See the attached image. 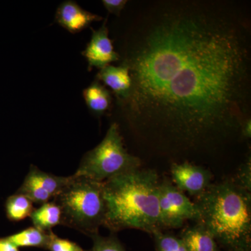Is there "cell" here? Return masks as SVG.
Listing matches in <instances>:
<instances>
[{
    "mask_svg": "<svg viewBox=\"0 0 251 251\" xmlns=\"http://www.w3.org/2000/svg\"><path fill=\"white\" fill-rule=\"evenodd\" d=\"M249 22L231 1L160 0L141 9L120 57L132 85L119 103L143 151L204 158L241 138L251 117Z\"/></svg>",
    "mask_w": 251,
    "mask_h": 251,
    "instance_id": "cell-1",
    "label": "cell"
},
{
    "mask_svg": "<svg viewBox=\"0 0 251 251\" xmlns=\"http://www.w3.org/2000/svg\"><path fill=\"white\" fill-rule=\"evenodd\" d=\"M160 180L156 171L140 168L103 181L104 227L111 233L125 229L150 234L165 230L158 202Z\"/></svg>",
    "mask_w": 251,
    "mask_h": 251,
    "instance_id": "cell-2",
    "label": "cell"
},
{
    "mask_svg": "<svg viewBox=\"0 0 251 251\" xmlns=\"http://www.w3.org/2000/svg\"><path fill=\"white\" fill-rule=\"evenodd\" d=\"M199 224L226 251L251 249V193L232 181L212 184L196 198Z\"/></svg>",
    "mask_w": 251,
    "mask_h": 251,
    "instance_id": "cell-3",
    "label": "cell"
},
{
    "mask_svg": "<svg viewBox=\"0 0 251 251\" xmlns=\"http://www.w3.org/2000/svg\"><path fill=\"white\" fill-rule=\"evenodd\" d=\"M62 211V225L90 236L99 233L106 214L103 182L72 175L53 201Z\"/></svg>",
    "mask_w": 251,
    "mask_h": 251,
    "instance_id": "cell-4",
    "label": "cell"
},
{
    "mask_svg": "<svg viewBox=\"0 0 251 251\" xmlns=\"http://www.w3.org/2000/svg\"><path fill=\"white\" fill-rule=\"evenodd\" d=\"M141 167L142 160L128 153L120 126L113 122L103 140L84 155L74 175L103 182Z\"/></svg>",
    "mask_w": 251,
    "mask_h": 251,
    "instance_id": "cell-5",
    "label": "cell"
},
{
    "mask_svg": "<svg viewBox=\"0 0 251 251\" xmlns=\"http://www.w3.org/2000/svg\"><path fill=\"white\" fill-rule=\"evenodd\" d=\"M158 195L165 230L180 228L188 220L199 222L201 214L196 204L168 178L160 180Z\"/></svg>",
    "mask_w": 251,
    "mask_h": 251,
    "instance_id": "cell-6",
    "label": "cell"
},
{
    "mask_svg": "<svg viewBox=\"0 0 251 251\" xmlns=\"http://www.w3.org/2000/svg\"><path fill=\"white\" fill-rule=\"evenodd\" d=\"M72 179V176H56L31 165L21 187L16 193L24 195L33 203L43 204L53 200Z\"/></svg>",
    "mask_w": 251,
    "mask_h": 251,
    "instance_id": "cell-7",
    "label": "cell"
},
{
    "mask_svg": "<svg viewBox=\"0 0 251 251\" xmlns=\"http://www.w3.org/2000/svg\"><path fill=\"white\" fill-rule=\"evenodd\" d=\"M171 173L173 184L195 198L202 195L213 184L214 176L210 171L188 161L172 163Z\"/></svg>",
    "mask_w": 251,
    "mask_h": 251,
    "instance_id": "cell-8",
    "label": "cell"
},
{
    "mask_svg": "<svg viewBox=\"0 0 251 251\" xmlns=\"http://www.w3.org/2000/svg\"><path fill=\"white\" fill-rule=\"evenodd\" d=\"M92 29V37L82 55L88 62V69L93 68L100 69L110 65L112 62L120 60V54L115 50L112 41L108 35L107 19L97 30Z\"/></svg>",
    "mask_w": 251,
    "mask_h": 251,
    "instance_id": "cell-9",
    "label": "cell"
},
{
    "mask_svg": "<svg viewBox=\"0 0 251 251\" xmlns=\"http://www.w3.org/2000/svg\"><path fill=\"white\" fill-rule=\"evenodd\" d=\"M102 20L101 16L85 11L75 1L70 0L62 2L56 11V22L72 34L80 32L92 23Z\"/></svg>",
    "mask_w": 251,
    "mask_h": 251,
    "instance_id": "cell-10",
    "label": "cell"
},
{
    "mask_svg": "<svg viewBox=\"0 0 251 251\" xmlns=\"http://www.w3.org/2000/svg\"><path fill=\"white\" fill-rule=\"evenodd\" d=\"M97 80L108 87L119 102L127 99L131 89L132 82L128 68L124 63L120 66L108 65L100 69Z\"/></svg>",
    "mask_w": 251,
    "mask_h": 251,
    "instance_id": "cell-11",
    "label": "cell"
},
{
    "mask_svg": "<svg viewBox=\"0 0 251 251\" xmlns=\"http://www.w3.org/2000/svg\"><path fill=\"white\" fill-rule=\"evenodd\" d=\"M179 237L188 251H221L212 234L199 223L183 229Z\"/></svg>",
    "mask_w": 251,
    "mask_h": 251,
    "instance_id": "cell-12",
    "label": "cell"
},
{
    "mask_svg": "<svg viewBox=\"0 0 251 251\" xmlns=\"http://www.w3.org/2000/svg\"><path fill=\"white\" fill-rule=\"evenodd\" d=\"M83 97L87 108L94 116H103L111 108V93L98 80H94L84 90Z\"/></svg>",
    "mask_w": 251,
    "mask_h": 251,
    "instance_id": "cell-13",
    "label": "cell"
},
{
    "mask_svg": "<svg viewBox=\"0 0 251 251\" xmlns=\"http://www.w3.org/2000/svg\"><path fill=\"white\" fill-rule=\"evenodd\" d=\"M29 217L34 227L46 232L62 225V211L54 201L44 203L34 209Z\"/></svg>",
    "mask_w": 251,
    "mask_h": 251,
    "instance_id": "cell-14",
    "label": "cell"
},
{
    "mask_svg": "<svg viewBox=\"0 0 251 251\" xmlns=\"http://www.w3.org/2000/svg\"><path fill=\"white\" fill-rule=\"evenodd\" d=\"M50 231L46 232L32 226L8 236L6 238L18 248L35 247L47 250Z\"/></svg>",
    "mask_w": 251,
    "mask_h": 251,
    "instance_id": "cell-15",
    "label": "cell"
},
{
    "mask_svg": "<svg viewBox=\"0 0 251 251\" xmlns=\"http://www.w3.org/2000/svg\"><path fill=\"white\" fill-rule=\"evenodd\" d=\"M4 209L7 219L16 223L29 217L34 210V206L31 200L24 195L16 193L7 198Z\"/></svg>",
    "mask_w": 251,
    "mask_h": 251,
    "instance_id": "cell-16",
    "label": "cell"
},
{
    "mask_svg": "<svg viewBox=\"0 0 251 251\" xmlns=\"http://www.w3.org/2000/svg\"><path fill=\"white\" fill-rule=\"evenodd\" d=\"M151 235L156 251H188L181 238L164 230L156 231Z\"/></svg>",
    "mask_w": 251,
    "mask_h": 251,
    "instance_id": "cell-17",
    "label": "cell"
},
{
    "mask_svg": "<svg viewBox=\"0 0 251 251\" xmlns=\"http://www.w3.org/2000/svg\"><path fill=\"white\" fill-rule=\"evenodd\" d=\"M90 237L93 241V246L90 251H126L116 233H111L108 237L96 233Z\"/></svg>",
    "mask_w": 251,
    "mask_h": 251,
    "instance_id": "cell-18",
    "label": "cell"
},
{
    "mask_svg": "<svg viewBox=\"0 0 251 251\" xmlns=\"http://www.w3.org/2000/svg\"><path fill=\"white\" fill-rule=\"evenodd\" d=\"M47 250L49 251H87L84 250L77 243L69 239H62L51 230Z\"/></svg>",
    "mask_w": 251,
    "mask_h": 251,
    "instance_id": "cell-19",
    "label": "cell"
},
{
    "mask_svg": "<svg viewBox=\"0 0 251 251\" xmlns=\"http://www.w3.org/2000/svg\"><path fill=\"white\" fill-rule=\"evenodd\" d=\"M232 181L248 192L251 193V155L247 157L246 161L241 165L232 178Z\"/></svg>",
    "mask_w": 251,
    "mask_h": 251,
    "instance_id": "cell-20",
    "label": "cell"
},
{
    "mask_svg": "<svg viewBox=\"0 0 251 251\" xmlns=\"http://www.w3.org/2000/svg\"><path fill=\"white\" fill-rule=\"evenodd\" d=\"M103 6L110 14L119 16L122 10L125 9L126 4V0H103Z\"/></svg>",
    "mask_w": 251,
    "mask_h": 251,
    "instance_id": "cell-21",
    "label": "cell"
},
{
    "mask_svg": "<svg viewBox=\"0 0 251 251\" xmlns=\"http://www.w3.org/2000/svg\"><path fill=\"white\" fill-rule=\"evenodd\" d=\"M241 138L244 140L251 139V120L248 118L243 123L241 129Z\"/></svg>",
    "mask_w": 251,
    "mask_h": 251,
    "instance_id": "cell-22",
    "label": "cell"
},
{
    "mask_svg": "<svg viewBox=\"0 0 251 251\" xmlns=\"http://www.w3.org/2000/svg\"><path fill=\"white\" fill-rule=\"evenodd\" d=\"M0 251H21L19 248L8 240L6 237H0Z\"/></svg>",
    "mask_w": 251,
    "mask_h": 251,
    "instance_id": "cell-23",
    "label": "cell"
},
{
    "mask_svg": "<svg viewBox=\"0 0 251 251\" xmlns=\"http://www.w3.org/2000/svg\"><path fill=\"white\" fill-rule=\"evenodd\" d=\"M231 251H251V249H238V250Z\"/></svg>",
    "mask_w": 251,
    "mask_h": 251,
    "instance_id": "cell-24",
    "label": "cell"
}]
</instances>
